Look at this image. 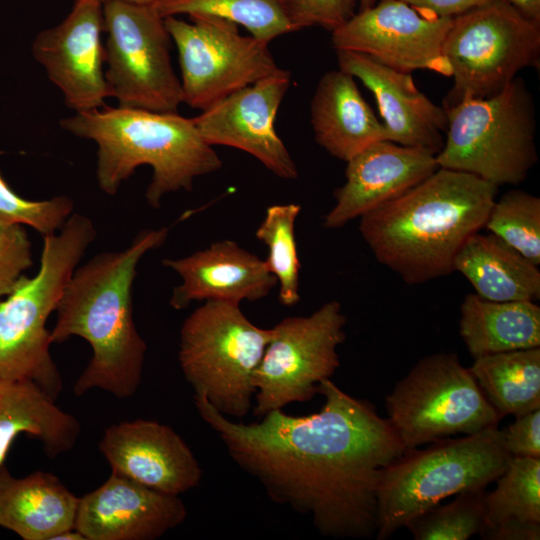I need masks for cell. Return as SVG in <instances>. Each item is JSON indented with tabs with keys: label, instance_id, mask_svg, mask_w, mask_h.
I'll list each match as a JSON object with an SVG mask.
<instances>
[{
	"label": "cell",
	"instance_id": "cell-1",
	"mask_svg": "<svg viewBox=\"0 0 540 540\" xmlns=\"http://www.w3.org/2000/svg\"><path fill=\"white\" fill-rule=\"evenodd\" d=\"M318 393L319 412L295 416L276 409L259 422H236L205 399L196 409L229 457L279 505L309 516L324 536L368 538L377 529L381 471L406 448L387 418L331 379Z\"/></svg>",
	"mask_w": 540,
	"mask_h": 540
},
{
	"label": "cell",
	"instance_id": "cell-2",
	"mask_svg": "<svg viewBox=\"0 0 540 540\" xmlns=\"http://www.w3.org/2000/svg\"><path fill=\"white\" fill-rule=\"evenodd\" d=\"M168 232L143 230L124 250L97 254L72 274L51 342L79 336L91 346L92 357L73 386L76 396L97 388L126 399L138 390L147 345L133 319V282L142 257L163 245Z\"/></svg>",
	"mask_w": 540,
	"mask_h": 540
},
{
	"label": "cell",
	"instance_id": "cell-3",
	"mask_svg": "<svg viewBox=\"0 0 540 540\" xmlns=\"http://www.w3.org/2000/svg\"><path fill=\"white\" fill-rule=\"evenodd\" d=\"M498 187L439 167L398 198L360 217L359 232L379 263L409 285L454 271L466 240L484 228Z\"/></svg>",
	"mask_w": 540,
	"mask_h": 540
},
{
	"label": "cell",
	"instance_id": "cell-4",
	"mask_svg": "<svg viewBox=\"0 0 540 540\" xmlns=\"http://www.w3.org/2000/svg\"><path fill=\"white\" fill-rule=\"evenodd\" d=\"M60 125L96 143V177L106 194H116L139 166H151L153 175L145 196L153 208H159L167 194L190 191L197 177L222 167V160L201 137L193 118L177 112L105 107L75 112Z\"/></svg>",
	"mask_w": 540,
	"mask_h": 540
},
{
	"label": "cell",
	"instance_id": "cell-5",
	"mask_svg": "<svg viewBox=\"0 0 540 540\" xmlns=\"http://www.w3.org/2000/svg\"><path fill=\"white\" fill-rule=\"evenodd\" d=\"M95 237L88 217L71 214L58 233L43 237L38 272L33 277L23 275L0 300L1 377L32 381L54 399L62 392L46 323Z\"/></svg>",
	"mask_w": 540,
	"mask_h": 540
},
{
	"label": "cell",
	"instance_id": "cell-6",
	"mask_svg": "<svg viewBox=\"0 0 540 540\" xmlns=\"http://www.w3.org/2000/svg\"><path fill=\"white\" fill-rule=\"evenodd\" d=\"M432 443L426 449H407L382 469L376 539L389 538L449 496L486 488L512 458L497 427Z\"/></svg>",
	"mask_w": 540,
	"mask_h": 540
},
{
	"label": "cell",
	"instance_id": "cell-7",
	"mask_svg": "<svg viewBox=\"0 0 540 540\" xmlns=\"http://www.w3.org/2000/svg\"><path fill=\"white\" fill-rule=\"evenodd\" d=\"M443 108L447 126L436 155L439 167L475 175L497 187L526 179L538 155L535 105L522 78L491 97Z\"/></svg>",
	"mask_w": 540,
	"mask_h": 540
},
{
	"label": "cell",
	"instance_id": "cell-8",
	"mask_svg": "<svg viewBox=\"0 0 540 540\" xmlns=\"http://www.w3.org/2000/svg\"><path fill=\"white\" fill-rule=\"evenodd\" d=\"M271 338L272 328L252 323L240 304L203 302L179 336L178 360L194 397L227 417H245L255 395L253 374Z\"/></svg>",
	"mask_w": 540,
	"mask_h": 540
},
{
	"label": "cell",
	"instance_id": "cell-9",
	"mask_svg": "<svg viewBox=\"0 0 540 540\" xmlns=\"http://www.w3.org/2000/svg\"><path fill=\"white\" fill-rule=\"evenodd\" d=\"M443 54L453 77L443 107L491 97L521 70L538 64L540 24L524 18L503 0H491L452 18Z\"/></svg>",
	"mask_w": 540,
	"mask_h": 540
},
{
	"label": "cell",
	"instance_id": "cell-10",
	"mask_svg": "<svg viewBox=\"0 0 540 540\" xmlns=\"http://www.w3.org/2000/svg\"><path fill=\"white\" fill-rule=\"evenodd\" d=\"M388 420L407 449L497 427L501 417L455 353L422 358L386 397Z\"/></svg>",
	"mask_w": 540,
	"mask_h": 540
},
{
	"label": "cell",
	"instance_id": "cell-11",
	"mask_svg": "<svg viewBox=\"0 0 540 540\" xmlns=\"http://www.w3.org/2000/svg\"><path fill=\"white\" fill-rule=\"evenodd\" d=\"M105 80L123 108L173 113L183 103L171 64L170 35L152 4L103 3Z\"/></svg>",
	"mask_w": 540,
	"mask_h": 540
},
{
	"label": "cell",
	"instance_id": "cell-12",
	"mask_svg": "<svg viewBox=\"0 0 540 540\" xmlns=\"http://www.w3.org/2000/svg\"><path fill=\"white\" fill-rule=\"evenodd\" d=\"M345 325L341 304L332 300L308 316L285 317L272 327L253 374L254 415L310 401L340 366L337 350L346 339Z\"/></svg>",
	"mask_w": 540,
	"mask_h": 540
},
{
	"label": "cell",
	"instance_id": "cell-13",
	"mask_svg": "<svg viewBox=\"0 0 540 540\" xmlns=\"http://www.w3.org/2000/svg\"><path fill=\"white\" fill-rule=\"evenodd\" d=\"M169 16L165 27L174 41L181 69L183 103L201 111L281 68L269 43L243 36L238 25L213 15Z\"/></svg>",
	"mask_w": 540,
	"mask_h": 540
},
{
	"label": "cell",
	"instance_id": "cell-14",
	"mask_svg": "<svg viewBox=\"0 0 540 540\" xmlns=\"http://www.w3.org/2000/svg\"><path fill=\"white\" fill-rule=\"evenodd\" d=\"M451 22L401 0H379L333 30L332 44L403 72L422 69L449 77L443 42Z\"/></svg>",
	"mask_w": 540,
	"mask_h": 540
},
{
	"label": "cell",
	"instance_id": "cell-15",
	"mask_svg": "<svg viewBox=\"0 0 540 540\" xmlns=\"http://www.w3.org/2000/svg\"><path fill=\"white\" fill-rule=\"evenodd\" d=\"M289 85L290 73L280 69L203 110L193 118L195 126L210 146L242 150L276 176L296 179V163L274 128Z\"/></svg>",
	"mask_w": 540,
	"mask_h": 540
},
{
	"label": "cell",
	"instance_id": "cell-16",
	"mask_svg": "<svg viewBox=\"0 0 540 540\" xmlns=\"http://www.w3.org/2000/svg\"><path fill=\"white\" fill-rule=\"evenodd\" d=\"M103 3L75 0L67 17L41 31L32 53L75 112L101 108L109 97L103 65Z\"/></svg>",
	"mask_w": 540,
	"mask_h": 540
},
{
	"label": "cell",
	"instance_id": "cell-17",
	"mask_svg": "<svg viewBox=\"0 0 540 540\" xmlns=\"http://www.w3.org/2000/svg\"><path fill=\"white\" fill-rule=\"evenodd\" d=\"M99 451L112 472L163 493L180 495L202 479L190 447L170 426L157 421L136 419L107 427Z\"/></svg>",
	"mask_w": 540,
	"mask_h": 540
},
{
	"label": "cell",
	"instance_id": "cell-18",
	"mask_svg": "<svg viewBox=\"0 0 540 540\" xmlns=\"http://www.w3.org/2000/svg\"><path fill=\"white\" fill-rule=\"evenodd\" d=\"M186 517L179 495L111 472L102 485L79 497L74 528L86 540H154Z\"/></svg>",
	"mask_w": 540,
	"mask_h": 540
},
{
	"label": "cell",
	"instance_id": "cell-19",
	"mask_svg": "<svg viewBox=\"0 0 540 540\" xmlns=\"http://www.w3.org/2000/svg\"><path fill=\"white\" fill-rule=\"evenodd\" d=\"M346 163L345 183L335 190V204L323 218L327 229L341 228L398 198L439 168L433 152L387 140L372 143Z\"/></svg>",
	"mask_w": 540,
	"mask_h": 540
},
{
	"label": "cell",
	"instance_id": "cell-20",
	"mask_svg": "<svg viewBox=\"0 0 540 540\" xmlns=\"http://www.w3.org/2000/svg\"><path fill=\"white\" fill-rule=\"evenodd\" d=\"M336 54L339 69L358 78L374 95L387 141L439 153L447 126L445 109L416 87L410 73L359 52L336 50Z\"/></svg>",
	"mask_w": 540,
	"mask_h": 540
},
{
	"label": "cell",
	"instance_id": "cell-21",
	"mask_svg": "<svg viewBox=\"0 0 540 540\" xmlns=\"http://www.w3.org/2000/svg\"><path fill=\"white\" fill-rule=\"evenodd\" d=\"M162 264L181 278L169 300L175 310L194 301L254 302L277 286L265 260L229 239L182 258L164 259Z\"/></svg>",
	"mask_w": 540,
	"mask_h": 540
},
{
	"label": "cell",
	"instance_id": "cell-22",
	"mask_svg": "<svg viewBox=\"0 0 540 540\" xmlns=\"http://www.w3.org/2000/svg\"><path fill=\"white\" fill-rule=\"evenodd\" d=\"M310 119L316 142L345 162L372 143L387 140L383 122L361 95L354 77L339 68L320 78Z\"/></svg>",
	"mask_w": 540,
	"mask_h": 540
},
{
	"label": "cell",
	"instance_id": "cell-23",
	"mask_svg": "<svg viewBox=\"0 0 540 540\" xmlns=\"http://www.w3.org/2000/svg\"><path fill=\"white\" fill-rule=\"evenodd\" d=\"M79 497L52 473L35 471L25 477L0 469V526L24 540H53L73 529Z\"/></svg>",
	"mask_w": 540,
	"mask_h": 540
},
{
	"label": "cell",
	"instance_id": "cell-24",
	"mask_svg": "<svg viewBox=\"0 0 540 540\" xmlns=\"http://www.w3.org/2000/svg\"><path fill=\"white\" fill-rule=\"evenodd\" d=\"M80 430L78 419L36 383L0 376V469L19 434L36 438L46 455L55 458L75 446Z\"/></svg>",
	"mask_w": 540,
	"mask_h": 540
},
{
	"label": "cell",
	"instance_id": "cell-25",
	"mask_svg": "<svg viewBox=\"0 0 540 540\" xmlns=\"http://www.w3.org/2000/svg\"><path fill=\"white\" fill-rule=\"evenodd\" d=\"M478 296L491 301H536L540 298L538 266L496 235L476 232L453 264Z\"/></svg>",
	"mask_w": 540,
	"mask_h": 540
},
{
	"label": "cell",
	"instance_id": "cell-26",
	"mask_svg": "<svg viewBox=\"0 0 540 540\" xmlns=\"http://www.w3.org/2000/svg\"><path fill=\"white\" fill-rule=\"evenodd\" d=\"M459 331L474 359L540 347V307L535 301L498 302L471 293L460 306Z\"/></svg>",
	"mask_w": 540,
	"mask_h": 540
},
{
	"label": "cell",
	"instance_id": "cell-27",
	"mask_svg": "<svg viewBox=\"0 0 540 540\" xmlns=\"http://www.w3.org/2000/svg\"><path fill=\"white\" fill-rule=\"evenodd\" d=\"M469 369L501 418L540 408V347L482 356Z\"/></svg>",
	"mask_w": 540,
	"mask_h": 540
},
{
	"label": "cell",
	"instance_id": "cell-28",
	"mask_svg": "<svg viewBox=\"0 0 540 540\" xmlns=\"http://www.w3.org/2000/svg\"><path fill=\"white\" fill-rule=\"evenodd\" d=\"M152 5L164 18L180 14L224 18L243 26L251 36L267 43L297 31L281 0H155Z\"/></svg>",
	"mask_w": 540,
	"mask_h": 540
},
{
	"label": "cell",
	"instance_id": "cell-29",
	"mask_svg": "<svg viewBox=\"0 0 540 540\" xmlns=\"http://www.w3.org/2000/svg\"><path fill=\"white\" fill-rule=\"evenodd\" d=\"M301 206L295 203L275 204L266 209L264 219L255 232L256 238L268 249L265 260L276 278L279 302L288 307L300 300L299 272L295 224Z\"/></svg>",
	"mask_w": 540,
	"mask_h": 540
},
{
	"label": "cell",
	"instance_id": "cell-30",
	"mask_svg": "<svg viewBox=\"0 0 540 540\" xmlns=\"http://www.w3.org/2000/svg\"><path fill=\"white\" fill-rule=\"evenodd\" d=\"M507 521L540 523V458L512 457L486 493L484 528Z\"/></svg>",
	"mask_w": 540,
	"mask_h": 540
},
{
	"label": "cell",
	"instance_id": "cell-31",
	"mask_svg": "<svg viewBox=\"0 0 540 540\" xmlns=\"http://www.w3.org/2000/svg\"><path fill=\"white\" fill-rule=\"evenodd\" d=\"M484 228L535 265L540 264V198L511 190L495 199Z\"/></svg>",
	"mask_w": 540,
	"mask_h": 540
},
{
	"label": "cell",
	"instance_id": "cell-32",
	"mask_svg": "<svg viewBox=\"0 0 540 540\" xmlns=\"http://www.w3.org/2000/svg\"><path fill=\"white\" fill-rule=\"evenodd\" d=\"M485 488L457 494L448 504L436 505L406 527L415 540H466L485 526Z\"/></svg>",
	"mask_w": 540,
	"mask_h": 540
},
{
	"label": "cell",
	"instance_id": "cell-33",
	"mask_svg": "<svg viewBox=\"0 0 540 540\" xmlns=\"http://www.w3.org/2000/svg\"><path fill=\"white\" fill-rule=\"evenodd\" d=\"M73 208L66 196L37 201L23 198L0 174V217L8 222L30 226L44 237L60 229Z\"/></svg>",
	"mask_w": 540,
	"mask_h": 540
},
{
	"label": "cell",
	"instance_id": "cell-34",
	"mask_svg": "<svg viewBox=\"0 0 540 540\" xmlns=\"http://www.w3.org/2000/svg\"><path fill=\"white\" fill-rule=\"evenodd\" d=\"M32 264V244L23 225L0 217V300Z\"/></svg>",
	"mask_w": 540,
	"mask_h": 540
},
{
	"label": "cell",
	"instance_id": "cell-35",
	"mask_svg": "<svg viewBox=\"0 0 540 540\" xmlns=\"http://www.w3.org/2000/svg\"><path fill=\"white\" fill-rule=\"evenodd\" d=\"M284 10L297 30L320 26L331 32L350 19L357 0H281Z\"/></svg>",
	"mask_w": 540,
	"mask_h": 540
},
{
	"label": "cell",
	"instance_id": "cell-36",
	"mask_svg": "<svg viewBox=\"0 0 540 540\" xmlns=\"http://www.w3.org/2000/svg\"><path fill=\"white\" fill-rule=\"evenodd\" d=\"M502 433L512 457L540 458V408L516 417Z\"/></svg>",
	"mask_w": 540,
	"mask_h": 540
},
{
	"label": "cell",
	"instance_id": "cell-37",
	"mask_svg": "<svg viewBox=\"0 0 540 540\" xmlns=\"http://www.w3.org/2000/svg\"><path fill=\"white\" fill-rule=\"evenodd\" d=\"M408 5L443 18H454L491 0H401Z\"/></svg>",
	"mask_w": 540,
	"mask_h": 540
},
{
	"label": "cell",
	"instance_id": "cell-38",
	"mask_svg": "<svg viewBox=\"0 0 540 540\" xmlns=\"http://www.w3.org/2000/svg\"><path fill=\"white\" fill-rule=\"evenodd\" d=\"M480 535L488 540H538L540 523L507 521L484 528Z\"/></svg>",
	"mask_w": 540,
	"mask_h": 540
},
{
	"label": "cell",
	"instance_id": "cell-39",
	"mask_svg": "<svg viewBox=\"0 0 540 540\" xmlns=\"http://www.w3.org/2000/svg\"><path fill=\"white\" fill-rule=\"evenodd\" d=\"M524 18L540 24V0H503Z\"/></svg>",
	"mask_w": 540,
	"mask_h": 540
},
{
	"label": "cell",
	"instance_id": "cell-40",
	"mask_svg": "<svg viewBox=\"0 0 540 540\" xmlns=\"http://www.w3.org/2000/svg\"><path fill=\"white\" fill-rule=\"evenodd\" d=\"M102 3L108 2V1H125V2H131V3H138V4H153L155 0H99Z\"/></svg>",
	"mask_w": 540,
	"mask_h": 540
},
{
	"label": "cell",
	"instance_id": "cell-41",
	"mask_svg": "<svg viewBox=\"0 0 540 540\" xmlns=\"http://www.w3.org/2000/svg\"><path fill=\"white\" fill-rule=\"evenodd\" d=\"M377 1L378 0H357V4L359 5L360 9H364L374 5Z\"/></svg>",
	"mask_w": 540,
	"mask_h": 540
}]
</instances>
